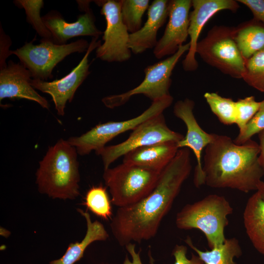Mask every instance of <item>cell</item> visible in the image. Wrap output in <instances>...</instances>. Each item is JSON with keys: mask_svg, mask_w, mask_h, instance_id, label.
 <instances>
[{"mask_svg": "<svg viewBox=\"0 0 264 264\" xmlns=\"http://www.w3.org/2000/svg\"><path fill=\"white\" fill-rule=\"evenodd\" d=\"M191 170L190 149H179L148 196L134 204L118 208L110 226L119 245L140 243L155 236Z\"/></svg>", "mask_w": 264, "mask_h": 264, "instance_id": "cell-1", "label": "cell"}, {"mask_svg": "<svg viewBox=\"0 0 264 264\" xmlns=\"http://www.w3.org/2000/svg\"><path fill=\"white\" fill-rule=\"evenodd\" d=\"M259 144L250 139L238 145L231 138L215 134L204 150V184L244 193L257 190L264 172L259 161Z\"/></svg>", "mask_w": 264, "mask_h": 264, "instance_id": "cell-2", "label": "cell"}, {"mask_svg": "<svg viewBox=\"0 0 264 264\" xmlns=\"http://www.w3.org/2000/svg\"><path fill=\"white\" fill-rule=\"evenodd\" d=\"M77 152L67 140L49 147L36 173L39 191L55 199H74L80 195Z\"/></svg>", "mask_w": 264, "mask_h": 264, "instance_id": "cell-3", "label": "cell"}, {"mask_svg": "<svg viewBox=\"0 0 264 264\" xmlns=\"http://www.w3.org/2000/svg\"><path fill=\"white\" fill-rule=\"evenodd\" d=\"M233 212V207L224 196L210 194L185 205L176 214V225L182 230L201 231L211 249L225 241L224 229L229 223L228 217Z\"/></svg>", "mask_w": 264, "mask_h": 264, "instance_id": "cell-4", "label": "cell"}, {"mask_svg": "<svg viewBox=\"0 0 264 264\" xmlns=\"http://www.w3.org/2000/svg\"><path fill=\"white\" fill-rule=\"evenodd\" d=\"M162 171L123 162L104 170L103 177L111 203L122 207L140 201L154 189Z\"/></svg>", "mask_w": 264, "mask_h": 264, "instance_id": "cell-5", "label": "cell"}, {"mask_svg": "<svg viewBox=\"0 0 264 264\" xmlns=\"http://www.w3.org/2000/svg\"><path fill=\"white\" fill-rule=\"evenodd\" d=\"M234 27L216 25L198 42L197 53L208 65L233 78H242L245 61L234 39Z\"/></svg>", "mask_w": 264, "mask_h": 264, "instance_id": "cell-6", "label": "cell"}, {"mask_svg": "<svg viewBox=\"0 0 264 264\" xmlns=\"http://www.w3.org/2000/svg\"><path fill=\"white\" fill-rule=\"evenodd\" d=\"M89 45L83 39L62 45L41 39L39 44L25 42L21 47L11 50V54L17 56L33 79L47 81L53 78L52 71L59 63L72 53L86 52Z\"/></svg>", "mask_w": 264, "mask_h": 264, "instance_id": "cell-7", "label": "cell"}, {"mask_svg": "<svg viewBox=\"0 0 264 264\" xmlns=\"http://www.w3.org/2000/svg\"><path fill=\"white\" fill-rule=\"evenodd\" d=\"M173 101V98L170 95L152 102L147 110L136 117L124 121L98 124L81 135L71 137L67 140L81 155L88 154L92 151L98 154L108 142L121 133L133 130L149 119L162 113Z\"/></svg>", "mask_w": 264, "mask_h": 264, "instance_id": "cell-8", "label": "cell"}, {"mask_svg": "<svg viewBox=\"0 0 264 264\" xmlns=\"http://www.w3.org/2000/svg\"><path fill=\"white\" fill-rule=\"evenodd\" d=\"M190 44L181 45L170 57L147 66L144 69L145 78L136 87L122 93L104 97L102 101L110 109L121 106L127 103L134 95L143 94L152 102L170 95L172 71L181 56L188 51Z\"/></svg>", "mask_w": 264, "mask_h": 264, "instance_id": "cell-9", "label": "cell"}, {"mask_svg": "<svg viewBox=\"0 0 264 264\" xmlns=\"http://www.w3.org/2000/svg\"><path fill=\"white\" fill-rule=\"evenodd\" d=\"M183 137L182 134L167 126L162 113L138 126L123 142L105 147L97 155L101 156L106 170L118 158L133 150L162 142H177Z\"/></svg>", "mask_w": 264, "mask_h": 264, "instance_id": "cell-10", "label": "cell"}, {"mask_svg": "<svg viewBox=\"0 0 264 264\" xmlns=\"http://www.w3.org/2000/svg\"><path fill=\"white\" fill-rule=\"evenodd\" d=\"M101 7L100 13L105 16L106 28L103 33L104 43L96 49V57L108 62H123L130 59V34L122 21L120 0H96Z\"/></svg>", "mask_w": 264, "mask_h": 264, "instance_id": "cell-11", "label": "cell"}, {"mask_svg": "<svg viewBox=\"0 0 264 264\" xmlns=\"http://www.w3.org/2000/svg\"><path fill=\"white\" fill-rule=\"evenodd\" d=\"M98 39L92 38L87 51L78 65L61 79L51 82L30 79V83L35 89L51 96L58 115H64L66 103L72 101L76 90L90 73L88 58L90 53L101 45V41Z\"/></svg>", "mask_w": 264, "mask_h": 264, "instance_id": "cell-12", "label": "cell"}, {"mask_svg": "<svg viewBox=\"0 0 264 264\" xmlns=\"http://www.w3.org/2000/svg\"><path fill=\"white\" fill-rule=\"evenodd\" d=\"M194 102L186 98L178 100L174 106V113L185 123L187 132L183 138L177 142L178 149L187 148L194 154L197 162L194 175V184L197 188L204 184L202 170V154L215 138V134L204 131L198 124L193 113Z\"/></svg>", "mask_w": 264, "mask_h": 264, "instance_id": "cell-13", "label": "cell"}, {"mask_svg": "<svg viewBox=\"0 0 264 264\" xmlns=\"http://www.w3.org/2000/svg\"><path fill=\"white\" fill-rule=\"evenodd\" d=\"M78 7L84 14L80 15L76 21L67 22L61 14L51 10L42 17L43 21L52 35V42L57 44H65L74 37L89 36L99 38L102 32L95 24V18L89 7L90 0H77Z\"/></svg>", "mask_w": 264, "mask_h": 264, "instance_id": "cell-14", "label": "cell"}, {"mask_svg": "<svg viewBox=\"0 0 264 264\" xmlns=\"http://www.w3.org/2000/svg\"><path fill=\"white\" fill-rule=\"evenodd\" d=\"M193 10L189 15L188 35L190 38V48L182 61L183 69L187 71L197 69L198 64L196 59L198 39L207 22L217 12L229 10L236 12L239 6L233 0H193Z\"/></svg>", "mask_w": 264, "mask_h": 264, "instance_id": "cell-15", "label": "cell"}, {"mask_svg": "<svg viewBox=\"0 0 264 264\" xmlns=\"http://www.w3.org/2000/svg\"><path fill=\"white\" fill-rule=\"evenodd\" d=\"M191 6L190 0L169 1V21L163 35L158 41L153 51L157 59L173 55L187 40Z\"/></svg>", "mask_w": 264, "mask_h": 264, "instance_id": "cell-16", "label": "cell"}, {"mask_svg": "<svg viewBox=\"0 0 264 264\" xmlns=\"http://www.w3.org/2000/svg\"><path fill=\"white\" fill-rule=\"evenodd\" d=\"M32 75L20 62L8 61L6 66L0 69V101L4 98L25 99L35 101L43 108L48 110L47 100L41 96L31 85Z\"/></svg>", "mask_w": 264, "mask_h": 264, "instance_id": "cell-17", "label": "cell"}, {"mask_svg": "<svg viewBox=\"0 0 264 264\" xmlns=\"http://www.w3.org/2000/svg\"><path fill=\"white\" fill-rule=\"evenodd\" d=\"M169 0H154L148 9V18L144 25L137 32L130 34L129 48L135 54H141L154 48L158 30L168 17Z\"/></svg>", "mask_w": 264, "mask_h": 264, "instance_id": "cell-18", "label": "cell"}, {"mask_svg": "<svg viewBox=\"0 0 264 264\" xmlns=\"http://www.w3.org/2000/svg\"><path fill=\"white\" fill-rule=\"evenodd\" d=\"M176 142H165L133 150L123 156V162L162 170L178 150Z\"/></svg>", "mask_w": 264, "mask_h": 264, "instance_id": "cell-19", "label": "cell"}, {"mask_svg": "<svg viewBox=\"0 0 264 264\" xmlns=\"http://www.w3.org/2000/svg\"><path fill=\"white\" fill-rule=\"evenodd\" d=\"M77 211L84 217L87 223V232L80 242L70 243L65 254L59 259L50 261L49 264H74L83 258L86 248L96 241H106L109 234L103 224L97 220L92 221L90 215L81 209Z\"/></svg>", "mask_w": 264, "mask_h": 264, "instance_id": "cell-20", "label": "cell"}, {"mask_svg": "<svg viewBox=\"0 0 264 264\" xmlns=\"http://www.w3.org/2000/svg\"><path fill=\"white\" fill-rule=\"evenodd\" d=\"M243 220L251 242L259 252L264 255V200L257 191L247 200Z\"/></svg>", "mask_w": 264, "mask_h": 264, "instance_id": "cell-21", "label": "cell"}, {"mask_svg": "<svg viewBox=\"0 0 264 264\" xmlns=\"http://www.w3.org/2000/svg\"><path fill=\"white\" fill-rule=\"evenodd\" d=\"M234 36L246 61L264 47V24L253 19L234 27Z\"/></svg>", "mask_w": 264, "mask_h": 264, "instance_id": "cell-22", "label": "cell"}, {"mask_svg": "<svg viewBox=\"0 0 264 264\" xmlns=\"http://www.w3.org/2000/svg\"><path fill=\"white\" fill-rule=\"evenodd\" d=\"M185 242L197 253L204 264H237L234 261V258H239L242 255L239 241L235 237L226 239L222 244L206 251H202L195 246L189 236Z\"/></svg>", "mask_w": 264, "mask_h": 264, "instance_id": "cell-23", "label": "cell"}, {"mask_svg": "<svg viewBox=\"0 0 264 264\" xmlns=\"http://www.w3.org/2000/svg\"><path fill=\"white\" fill-rule=\"evenodd\" d=\"M85 199L84 205L94 215L105 220L111 218V202L105 187L101 185L92 187L87 192Z\"/></svg>", "mask_w": 264, "mask_h": 264, "instance_id": "cell-24", "label": "cell"}, {"mask_svg": "<svg viewBox=\"0 0 264 264\" xmlns=\"http://www.w3.org/2000/svg\"><path fill=\"white\" fill-rule=\"evenodd\" d=\"M121 13L123 23L130 34L142 27V18L149 7V0H121Z\"/></svg>", "mask_w": 264, "mask_h": 264, "instance_id": "cell-25", "label": "cell"}, {"mask_svg": "<svg viewBox=\"0 0 264 264\" xmlns=\"http://www.w3.org/2000/svg\"><path fill=\"white\" fill-rule=\"evenodd\" d=\"M204 97L212 112L221 123L226 125L235 124L236 111L235 101L215 92H206Z\"/></svg>", "mask_w": 264, "mask_h": 264, "instance_id": "cell-26", "label": "cell"}, {"mask_svg": "<svg viewBox=\"0 0 264 264\" xmlns=\"http://www.w3.org/2000/svg\"><path fill=\"white\" fill-rule=\"evenodd\" d=\"M15 4L24 9L26 21L30 23L42 39L52 41V35L44 24L40 16V11L44 7L43 0H16Z\"/></svg>", "mask_w": 264, "mask_h": 264, "instance_id": "cell-27", "label": "cell"}, {"mask_svg": "<svg viewBox=\"0 0 264 264\" xmlns=\"http://www.w3.org/2000/svg\"><path fill=\"white\" fill-rule=\"evenodd\" d=\"M242 79L251 87L264 92V47L245 61Z\"/></svg>", "mask_w": 264, "mask_h": 264, "instance_id": "cell-28", "label": "cell"}, {"mask_svg": "<svg viewBox=\"0 0 264 264\" xmlns=\"http://www.w3.org/2000/svg\"><path fill=\"white\" fill-rule=\"evenodd\" d=\"M261 102L256 101L254 96L246 97L235 102L236 119L235 124L239 129V134L242 133L247 123L257 112Z\"/></svg>", "mask_w": 264, "mask_h": 264, "instance_id": "cell-29", "label": "cell"}, {"mask_svg": "<svg viewBox=\"0 0 264 264\" xmlns=\"http://www.w3.org/2000/svg\"><path fill=\"white\" fill-rule=\"evenodd\" d=\"M264 130V99L261 101L259 110L246 125L243 132L238 134L234 142L241 145L251 139L255 134Z\"/></svg>", "mask_w": 264, "mask_h": 264, "instance_id": "cell-30", "label": "cell"}, {"mask_svg": "<svg viewBox=\"0 0 264 264\" xmlns=\"http://www.w3.org/2000/svg\"><path fill=\"white\" fill-rule=\"evenodd\" d=\"M187 248L183 245L176 244L175 246L172 251V255L175 258V263L173 264H204L203 262L198 255L194 254H192V257L188 259L186 257ZM150 257V264H155L154 263L152 258Z\"/></svg>", "mask_w": 264, "mask_h": 264, "instance_id": "cell-31", "label": "cell"}, {"mask_svg": "<svg viewBox=\"0 0 264 264\" xmlns=\"http://www.w3.org/2000/svg\"><path fill=\"white\" fill-rule=\"evenodd\" d=\"M252 12L256 20L264 24V0H239Z\"/></svg>", "mask_w": 264, "mask_h": 264, "instance_id": "cell-32", "label": "cell"}, {"mask_svg": "<svg viewBox=\"0 0 264 264\" xmlns=\"http://www.w3.org/2000/svg\"><path fill=\"white\" fill-rule=\"evenodd\" d=\"M0 31V69H2L6 66V60L11 55V50L9 49L11 41L10 37L4 32L1 25Z\"/></svg>", "mask_w": 264, "mask_h": 264, "instance_id": "cell-33", "label": "cell"}, {"mask_svg": "<svg viewBox=\"0 0 264 264\" xmlns=\"http://www.w3.org/2000/svg\"><path fill=\"white\" fill-rule=\"evenodd\" d=\"M125 247L130 254L132 260L131 261L128 257H126L123 264H142L140 257V252H136L134 243H130L126 245Z\"/></svg>", "mask_w": 264, "mask_h": 264, "instance_id": "cell-34", "label": "cell"}, {"mask_svg": "<svg viewBox=\"0 0 264 264\" xmlns=\"http://www.w3.org/2000/svg\"><path fill=\"white\" fill-rule=\"evenodd\" d=\"M258 134L260 140L259 145L260 150L259 155V161L264 172V130Z\"/></svg>", "mask_w": 264, "mask_h": 264, "instance_id": "cell-35", "label": "cell"}, {"mask_svg": "<svg viewBox=\"0 0 264 264\" xmlns=\"http://www.w3.org/2000/svg\"><path fill=\"white\" fill-rule=\"evenodd\" d=\"M262 199L264 200V181H261L258 185L257 190Z\"/></svg>", "mask_w": 264, "mask_h": 264, "instance_id": "cell-36", "label": "cell"}, {"mask_svg": "<svg viewBox=\"0 0 264 264\" xmlns=\"http://www.w3.org/2000/svg\"><path fill=\"white\" fill-rule=\"evenodd\" d=\"M0 235L4 237H8L10 235V232L3 227H0Z\"/></svg>", "mask_w": 264, "mask_h": 264, "instance_id": "cell-37", "label": "cell"}]
</instances>
